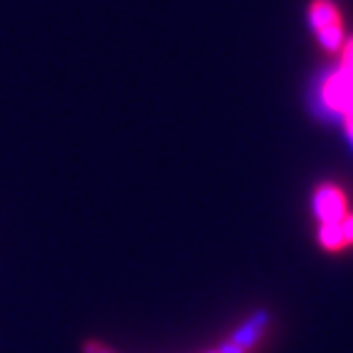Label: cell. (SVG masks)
<instances>
[{
  "label": "cell",
  "mask_w": 353,
  "mask_h": 353,
  "mask_svg": "<svg viewBox=\"0 0 353 353\" xmlns=\"http://www.w3.org/2000/svg\"><path fill=\"white\" fill-rule=\"evenodd\" d=\"M309 25L326 52L343 47V15L334 0H312L309 3Z\"/></svg>",
  "instance_id": "cell-2"
},
{
  "label": "cell",
  "mask_w": 353,
  "mask_h": 353,
  "mask_svg": "<svg viewBox=\"0 0 353 353\" xmlns=\"http://www.w3.org/2000/svg\"><path fill=\"white\" fill-rule=\"evenodd\" d=\"M314 209L321 226H336V223L343 221V216L348 214L346 194L336 184H321L314 194Z\"/></svg>",
  "instance_id": "cell-3"
},
{
  "label": "cell",
  "mask_w": 353,
  "mask_h": 353,
  "mask_svg": "<svg viewBox=\"0 0 353 353\" xmlns=\"http://www.w3.org/2000/svg\"><path fill=\"white\" fill-rule=\"evenodd\" d=\"M319 99L334 116L341 118L353 143V37L343 42L339 66L319 83Z\"/></svg>",
  "instance_id": "cell-1"
},
{
  "label": "cell",
  "mask_w": 353,
  "mask_h": 353,
  "mask_svg": "<svg viewBox=\"0 0 353 353\" xmlns=\"http://www.w3.org/2000/svg\"><path fill=\"white\" fill-rule=\"evenodd\" d=\"M319 243L331 253H341V250L353 245V214L348 211L341 223L336 226H319Z\"/></svg>",
  "instance_id": "cell-4"
},
{
  "label": "cell",
  "mask_w": 353,
  "mask_h": 353,
  "mask_svg": "<svg viewBox=\"0 0 353 353\" xmlns=\"http://www.w3.org/2000/svg\"><path fill=\"white\" fill-rule=\"evenodd\" d=\"M86 353H113V351L105 348L103 343H86Z\"/></svg>",
  "instance_id": "cell-5"
}]
</instances>
